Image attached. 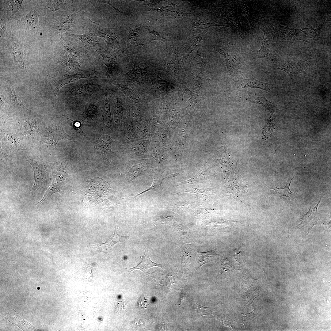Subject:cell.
Listing matches in <instances>:
<instances>
[{
  "label": "cell",
  "instance_id": "836d02e7",
  "mask_svg": "<svg viewBox=\"0 0 331 331\" xmlns=\"http://www.w3.org/2000/svg\"><path fill=\"white\" fill-rule=\"evenodd\" d=\"M11 53L17 66L22 71L25 72L26 68L24 62V51L21 44L17 41L13 43L11 46Z\"/></svg>",
  "mask_w": 331,
  "mask_h": 331
},
{
  "label": "cell",
  "instance_id": "b9f144b4",
  "mask_svg": "<svg viewBox=\"0 0 331 331\" xmlns=\"http://www.w3.org/2000/svg\"><path fill=\"white\" fill-rule=\"evenodd\" d=\"M167 151L162 146L151 142L149 150V156L159 164L164 162L166 158Z\"/></svg>",
  "mask_w": 331,
  "mask_h": 331
},
{
  "label": "cell",
  "instance_id": "4fadbf2b",
  "mask_svg": "<svg viewBox=\"0 0 331 331\" xmlns=\"http://www.w3.org/2000/svg\"><path fill=\"white\" fill-rule=\"evenodd\" d=\"M148 158H135L127 161L125 167L127 179L131 181L139 176L150 172L153 168Z\"/></svg>",
  "mask_w": 331,
  "mask_h": 331
},
{
  "label": "cell",
  "instance_id": "44dd1931",
  "mask_svg": "<svg viewBox=\"0 0 331 331\" xmlns=\"http://www.w3.org/2000/svg\"><path fill=\"white\" fill-rule=\"evenodd\" d=\"M40 120L35 117H25L21 124V130L23 136L31 138L40 136L41 137L44 131Z\"/></svg>",
  "mask_w": 331,
  "mask_h": 331
},
{
  "label": "cell",
  "instance_id": "2e32d148",
  "mask_svg": "<svg viewBox=\"0 0 331 331\" xmlns=\"http://www.w3.org/2000/svg\"><path fill=\"white\" fill-rule=\"evenodd\" d=\"M170 137V132L167 127L163 122L152 117L150 122V142L166 146L169 143Z\"/></svg>",
  "mask_w": 331,
  "mask_h": 331
},
{
  "label": "cell",
  "instance_id": "7c38bea8",
  "mask_svg": "<svg viewBox=\"0 0 331 331\" xmlns=\"http://www.w3.org/2000/svg\"><path fill=\"white\" fill-rule=\"evenodd\" d=\"M113 112L115 128L120 131L129 116V103L126 97L117 95L113 100Z\"/></svg>",
  "mask_w": 331,
  "mask_h": 331
},
{
  "label": "cell",
  "instance_id": "8992f818",
  "mask_svg": "<svg viewBox=\"0 0 331 331\" xmlns=\"http://www.w3.org/2000/svg\"><path fill=\"white\" fill-rule=\"evenodd\" d=\"M33 168L34 177V184L31 190L33 193L47 187L50 182L49 173L46 166L40 159L32 156L25 157Z\"/></svg>",
  "mask_w": 331,
  "mask_h": 331
},
{
  "label": "cell",
  "instance_id": "816d5d0a",
  "mask_svg": "<svg viewBox=\"0 0 331 331\" xmlns=\"http://www.w3.org/2000/svg\"><path fill=\"white\" fill-rule=\"evenodd\" d=\"M293 178L287 181L285 186L283 188H279L276 187L271 189L276 191L277 194H279L280 197L284 196L287 197L290 201L294 200L296 198L295 193L292 192L290 190V186Z\"/></svg>",
  "mask_w": 331,
  "mask_h": 331
},
{
  "label": "cell",
  "instance_id": "6125c7cd",
  "mask_svg": "<svg viewBox=\"0 0 331 331\" xmlns=\"http://www.w3.org/2000/svg\"><path fill=\"white\" fill-rule=\"evenodd\" d=\"M204 167H203L198 173H197L192 178L184 182L179 183L178 185L192 183L199 181L200 179H203L205 177L204 176Z\"/></svg>",
  "mask_w": 331,
  "mask_h": 331
},
{
  "label": "cell",
  "instance_id": "db71d44e",
  "mask_svg": "<svg viewBox=\"0 0 331 331\" xmlns=\"http://www.w3.org/2000/svg\"><path fill=\"white\" fill-rule=\"evenodd\" d=\"M97 113L96 105L94 104L90 103L86 106L82 116L83 119L88 120L94 118Z\"/></svg>",
  "mask_w": 331,
  "mask_h": 331
},
{
  "label": "cell",
  "instance_id": "bcb514c9",
  "mask_svg": "<svg viewBox=\"0 0 331 331\" xmlns=\"http://www.w3.org/2000/svg\"><path fill=\"white\" fill-rule=\"evenodd\" d=\"M23 0H9L4 1V7L8 17H11L22 9Z\"/></svg>",
  "mask_w": 331,
  "mask_h": 331
},
{
  "label": "cell",
  "instance_id": "7a4b0ae2",
  "mask_svg": "<svg viewBox=\"0 0 331 331\" xmlns=\"http://www.w3.org/2000/svg\"><path fill=\"white\" fill-rule=\"evenodd\" d=\"M129 116L139 139H150L152 116L148 107L129 103Z\"/></svg>",
  "mask_w": 331,
  "mask_h": 331
},
{
  "label": "cell",
  "instance_id": "9a60e30c",
  "mask_svg": "<svg viewBox=\"0 0 331 331\" xmlns=\"http://www.w3.org/2000/svg\"><path fill=\"white\" fill-rule=\"evenodd\" d=\"M263 31L264 36L261 48L257 51H250L249 56L250 60L262 58L273 61L276 57L273 38L264 27Z\"/></svg>",
  "mask_w": 331,
  "mask_h": 331
},
{
  "label": "cell",
  "instance_id": "5b68a950",
  "mask_svg": "<svg viewBox=\"0 0 331 331\" xmlns=\"http://www.w3.org/2000/svg\"><path fill=\"white\" fill-rule=\"evenodd\" d=\"M280 36L285 42L292 43L298 40L310 42L317 36L318 31L312 27L302 29H294L279 25Z\"/></svg>",
  "mask_w": 331,
  "mask_h": 331
},
{
  "label": "cell",
  "instance_id": "8d00e7d4",
  "mask_svg": "<svg viewBox=\"0 0 331 331\" xmlns=\"http://www.w3.org/2000/svg\"><path fill=\"white\" fill-rule=\"evenodd\" d=\"M189 80L196 90V93L201 96L204 89V74L197 70L192 68L188 75Z\"/></svg>",
  "mask_w": 331,
  "mask_h": 331
},
{
  "label": "cell",
  "instance_id": "ba28073f",
  "mask_svg": "<svg viewBox=\"0 0 331 331\" xmlns=\"http://www.w3.org/2000/svg\"><path fill=\"white\" fill-rule=\"evenodd\" d=\"M86 25L90 33L102 38L105 41L108 47L114 50H122L119 44L120 37L112 29L102 26L90 19Z\"/></svg>",
  "mask_w": 331,
  "mask_h": 331
},
{
  "label": "cell",
  "instance_id": "ffe728a7",
  "mask_svg": "<svg viewBox=\"0 0 331 331\" xmlns=\"http://www.w3.org/2000/svg\"><path fill=\"white\" fill-rule=\"evenodd\" d=\"M222 16L227 18L237 29L242 38H244L245 31L241 24L237 13V7L234 4L219 5L216 7Z\"/></svg>",
  "mask_w": 331,
  "mask_h": 331
},
{
  "label": "cell",
  "instance_id": "74e56055",
  "mask_svg": "<svg viewBox=\"0 0 331 331\" xmlns=\"http://www.w3.org/2000/svg\"><path fill=\"white\" fill-rule=\"evenodd\" d=\"M6 318L10 323L15 324L23 330H38L34 326L25 321L15 312L14 309L9 311Z\"/></svg>",
  "mask_w": 331,
  "mask_h": 331
},
{
  "label": "cell",
  "instance_id": "d4e9b609",
  "mask_svg": "<svg viewBox=\"0 0 331 331\" xmlns=\"http://www.w3.org/2000/svg\"><path fill=\"white\" fill-rule=\"evenodd\" d=\"M81 46L90 50H101L104 49L101 46L97 36L89 32L82 35L69 34Z\"/></svg>",
  "mask_w": 331,
  "mask_h": 331
},
{
  "label": "cell",
  "instance_id": "94428289",
  "mask_svg": "<svg viewBox=\"0 0 331 331\" xmlns=\"http://www.w3.org/2000/svg\"><path fill=\"white\" fill-rule=\"evenodd\" d=\"M174 219L173 215L167 213L158 216L156 221L161 223H168L170 224V223L174 222Z\"/></svg>",
  "mask_w": 331,
  "mask_h": 331
},
{
  "label": "cell",
  "instance_id": "7402d4cb",
  "mask_svg": "<svg viewBox=\"0 0 331 331\" xmlns=\"http://www.w3.org/2000/svg\"><path fill=\"white\" fill-rule=\"evenodd\" d=\"M116 224V223L115 222L114 233L107 241L104 243L90 245L89 248L92 255H96L100 253H104L108 254L116 244L123 242L128 238V236H121L118 234Z\"/></svg>",
  "mask_w": 331,
  "mask_h": 331
},
{
  "label": "cell",
  "instance_id": "cb8c5ba5",
  "mask_svg": "<svg viewBox=\"0 0 331 331\" xmlns=\"http://www.w3.org/2000/svg\"><path fill=\"white\" fill-rule=\"evenodd\" d=\"M192 30L201 29L204 30L215 26H225L231 27L232 25L226 20L220 17H213L206 19H192L191 21Z\"/></svg>",
  "mask_w": 331,
  "mask_h": 331
},
{
  "label": "cell",
  "instance_id": "3957f363",
  "mask_svg": "<svg viewBox=\"0 0 331 331\" xmlns=\"http://www.w3.org/2000/svg\"><path fill=\"white\" fill-rule=\"evenodd\" d=\"M116 74L122 80L130 82L143 93H152V86L147 74L146 67H140L135 62L133 68L127 73Z\"/></svg>",
  "mask_w": 331,
  "mask_h": 331
},
{
  "label": "cell",
  "instance_id": "83f0119b",
  "mask_svg": "<svg viewBox=\"0 0 331 331\" xmlns=\"http://www.w3.org/2000/svg\"><path fill=\"white\" fill-rule=\"evenodd\" d=\"M208 30H205L200 33L194 35L187 41L182 50L181 62L182 66L185 68L186 61L189 56L198 48L203 37Z\"/></svg>",
  "mask_w": 331,
  "mask_h": 331
},
{
  "label": "cell",
  "instance_id": "8fae6325",
  "mask_svg": "<svg viewBox=\"0 0 331 331\" xmlns=\"http://www.w3.org/2000/svg\"><path fill=\"white\" fill-rule=\"evenodd\" d=\"M63 139L74 141L72 137L65 132L61 123L54 122L45 128L40 138V144H49L56 147L57 143Z\"/></svg>",
  "mask_w": 331,
  "mask_h": 331
},
{
  "label": "cell",
  "instance_id": "277c9868",
  "mask_svg": "<svg viewBox=\"0 0 331 331\" xmlns=\"http://www.w3.org/2000/svg\"><path fill=\"white\" fill-rule=\"evenodd\" d=\"M50 165L52 169V181L42 199L37 203V207L40 205L53 194L56 192L61 193L65 185L67 175V168L65 162H59L50 163Z\"/></svg>",
  "mask_w": 331,
  "mask_h": 331
},
{
  "label": "cell",
  "instance_id": "d590c367",
  "mask_svg": "<svg viewBox=\"0 0 331 331\" xmlns=\"http://www.w3.org/2000/svg\"><path fill=\"white\" fill-rule=\"evenodd\" d=\"M248 100L250 102L262 105L270 112L271 116H276L277 111L280 109V105L269 101L264 94L261 97H258L256 94H253L248 98Z\"/></svg>",
  "mask_w": 331,
  "mask_h": 331
},
{
  "label": "cell",
  "instance_id": "484cf974",
  "mask_svg": "<svg viewBox=\"0 0 331 331\" xmlns=\"http://www.w3.org/2000/svg\"><path fill=\"white\" fill-rule=\"evenodd\" d=\"M143 28L142 26H136L130 29L127 38V47L123 51L124 54L134 53L137 52L141 46L139 38Z\"/></svg>",
  "mask_w": 331,
  "mask_h": 331
},
{
  "label": "cell",
  "instance_id": "603a6c76",
  "mask_svg": "<svg viewBox=\"0 0 331 331\" xmlns=\"http://www.w3.org/2000/svg\"><path fill=\"white\" fill-rule=\"evenodd\" d=\"M2 134L1 152L3 155H11L21 150V143L16 134L4 131Z\"/></svg>",
  "mask_w": 331,
  "mask_h": 331
},
{
  "label": "cell",
  "instance_id": "e7e4bbea",
  "mask_svg": "<svg viewBox=\"0 0 331 331\" xmlns=\"http://www.w3.org/2000/svg\"><path fill=\"white\" fill-rule=\"evenodd\" d=\"M242 315H241V321L245 324L248 323L250 321L253 317L254 313L253 312H251V313L245 314H242Z\"/></svg>",
  "mask_w": 331,
  "mask_h": 331
},
{
  "label": "cell",
  "instance_id": "f5cc1de1",
  "mask_svg": "<svg viewBox=\"0 0 331 331\" xmlns=\"http://www.w3.org/2000/svg\"><path fill=\"white\" fill-rule=\"evenodd\" d=\"M63 43L69 55L76 61L81 63V55L76 46L72 43L67 41H63Z\"/></svg>",
  "mask_w": 331,
  "mask_h": 331
},
{
  "label": "cell",
  "instance_id": "7dc6e473",
  "mask_svg": "<svg viewBox=\"0 0 331 331\" xmlns=\"http://www.w3.org/2000/svg\"><path fill=\"white\" fill-rule=\"evenodd\" d=\"M240 6L244 14L249 21L252 29L254 30L256 27L257 17L254 10L251 6L245 4H240Z\"/></svg>",
  "mask_w": 331,
  "mask_h": 331
},
{
  "label": "cell",
  "instance_id": "11a10c76",
  "mask_svg": "<svg viewBox=\"0 0 331 331\" xmlns=\"http://www.w3.org/2000/svg\"><path fill=\"white\" fill-rule=\"evenodd\" d=\"M48 8L52 11L65 7L66 6H70L71 4V1H70L53 0L49 2Z\"/></svg>",
  "mask_w": 331,
  "mask_h": 331
},
{
  "label": "cell",
  "instance_id": "60d3db41",
  "mask_svg": "<svg viewBox=\"0 0 331 331\" xmlns=\"http://www.w3.org/2000/svg\"><path fill=\"white\" fill-rule=\"evenodd\" d=\"M40 10L35 7L20 21L21 25L25 27L35 28L38 25V18Z\"/></svg>",
  "mask_w": 331,
  "mask_h": 331
},
{
  "label": "cell",
  "instance_id": "4dcf8cb0",
  "mask_svg": "<svg viewBox=\"0 0 331 331\" xmlns=\"http://www.w3.org/2000/svg\"><path fill=\"white\" fill-rule=\"evenodd\" d=\"M76 14H72L63 17L57 22L53 28L51 36L53 37L56 35L72 30L73 28Z\"/></svg>",
  "mask_w": 331,
  "mask_h": 331
},
{
  "label": "cell",
  "instance_id": "4316f807",
  "mask_svg": "<svg viewBox=\"0 0 331 331\" xmlns=\"http://www.w3.org/2000/svg\"><path fill=\"white\" fill-rule=\"evenodd\" d=\"M321 200V198L315 207L312 208L310 207L308 211L306 214L302 215L300 218H297L301 219V222L295 227H301L306 229V234H308L312 227L314 225L318 224V222L320 219L317 210Z\"/></svg>",
  "mask_w": 331,
  "mask_h": 331
},
{
  "label": "cell",
  "instance_id": "9c48e42d",
  "mask_svg": "<svg viewBox=\"0 0 331 331\" xmlns=\"http://www.w3.org/2000/svg\"><path fill=\"white\" fill-rule=\"evenodd\" d=\"M146 71L152 86V94L155 98H158L173 94L177 89L176 84L161 78L154 71L152 65L146 67Z\"/></svg>",
  "mask_w": 331,
  "mask_h": 331
},
{
  "label": "cell",
  "instance_id": "03108f58",
  "mask_svg": "<svg viewBox=\"0 0 331 331\" xmlns=\"http://www.w3.org/2000/svg\"><path fill=\"white\" fill-rule=\"evenodd\" d=\"M6 23L5 21L4 20H2L1 21V26H0V33L3 32L6 29Z\"/></svg>",
  "mask_w": 331,
  "mask_h": 331
},
{
  "label": "cell",
  "instance_id": "ac0fdd59",
  "mask_svg": "<svg viewBox=\"0 0 331 331\" xmlns=\"http://www.w3.org/2000/svg\"><path fill=\"white\" fill-rule=\"evenodd\" d=\"M98 78L95 72L89 74L78 73L71 74H62L58 75L53 77L50 80V85L53 95L55 97L61 88L66 84L75 82L83 78Z\"/></svg>",
  "mask_w": 331,
  "mask_h": 331
},
{
  "label": "cell",
  "instance_id": "f35d334b",
  "mask_svg": "<svg viewBox=\"0 0 331 331\" xmlns=\"http://www.w3.org/2000/svg\"><path fill=\"white\" fill-rule=\"evenodd\" d=\"M154 266L160 267L163 269H164L165 268V265L156 263L152 262L150 260L148 254V248L146 247L145 249L144 253L142 260L138 265L132 268H124L128 270L130 273L132 271L136 269H139L143 272H145L150 268Z\"/></svg>",
  "mask_w": 331,
  "mask_h": 331
},
{
  "label": "cell",
  "instance_id": "c3c4849f",
  "mask_svg": "<svg viewBox=\"0 0 331 331\" xmlns=\"http://www.w3.org/2000/svg\"><path fill=\"white\" fill-rule=\"evenodd\" d=\"M276 116H271L268 118L266 124L261 130L263 139L266 140L273 134L275 129Z\"/></svg>",
  "mask_w": 331,
  "mask_h": 331
},
{
  "label": "cell",
  "instance_id": "681fc988",
  "mask_svg": "<svg viewBox=\"0 0 331 331\" xmlns=\"http://www.w3.org/2000/svg\"><path fill=\"white\" fill-rule=\"evenodd\" d=\"M216 254L213 251L203 252L197 251V268L199 269L204 264L213 260L216 256Z\"/></svg>",
  "mask_w": 331,
  "mask_h": 331
},
{
  "label": "cell",
  "instance_id": "e575fe53",
  "mask_svg": "<svg viewBox=\"0 0 331 331\" xmlns=\"http://www.w3.org/2000/svg\"><path fill=\"white\" fill-rule=\"evenodd\" d=\"M57 62L68 70L76 74L78 72L81 63L73 59L67 51L61 54L57 58Z\"/></svg>",
  "mask_w": 331,
  "mask_h": 331
},
{
  "label": "cell",
  "instance_id": "6da1fadb",
  "mask_svg": "<svg viewBox=\"0 0 331 331\" xmlns=\"http://www.w3.org/2000/svg\"><path fill=\"white\" fill-rule=\"evenodd\" d=\"M166 49V55L163 62L158 67L176 78L180 83L185 82L187 80L184 69L179 61L178 55V42L171 37L165 38Z\"/></svg>",
  "mask_w": 331,
  "mask_h": 331
},
{
  "label": "cell",
  "instance_id": "30bf717a",
  "mask_svg": "<svg viewBox=\"0 0 331 331\" xmlns=\"http://www.w3.org/2000/svg\"><path fill=\"white\" fill-rule=\"evenodd\" d=\"M171 94L147 101V107L152 117L163 122L167 118L169 109L174 100Z\"/></svg>",
  "mask_w": 331,
  "mask_h": 331
},
{
  "label": "cell",
  "instance_id": "91938a15",
  "mask_svg": "<svg viewBox=\"0 0 331 331\" xmlns=\"http://www.w3.org/2000/svg\"><path fill=\"white\" fill-rule=\"evenodd\" d=\"M145 28L149 32L150 36V39L148 42L145 44H141V46L149 44L153 40H158L162 41L163 42H165V38L162 36L159 33L154 30L150 29L147 27H145Z\"/></svg>",
  "mask_w": 331,
  "mask_h": 331
},
{
  "label": "cell",
  "instance_id": "ab89813d",
  "mask_svg": "<svg viewBox=\"0 0 331 331\" xmlns=\"http://www.w3.org/2000/svg\"><path fill=\"white\" fill-rule=\"evenodd\" d=\"M105 96L104 105L101 108L103 121V127L112 131L113 124L110 108L109 96L108 93H105Z\"/></svg>",
  "mask_w": 331,
  "mask_h": 331
},
{
  "label": "cell",
  "instance_id": "e0dca14e",
  "mask_svg": "<svg viewBox=\"0 0 331 331\" xmlns=\"http://www.w3.org/2000/svg\"><path fill=\"white\" fill-rule=\"evenodd\" d=\"M123 152L127 157L148 158L151 144L150 139H139L126 143H122Z\"/></svg>",
  "mask_w": 331,
  "mask_h": 331
},
{
  "label": "cell",
  "instance_id": "52a82bcc",
  "mask_svg": "<svg viewBox=\"0 0 331 331\" xmlns=\"http://www.w3.org/2000/svg\"><path fill=\"white\" fill-rule=\"evenodd\" d=\"M110 81L121 91L131 104L147 107V101L143 95L144 93L132 83L124 80Z\"/></svg>",
  "mask_w": 331,
  "mask_h": 331
},
{
  "label": "cell",
  "instance_id": "f6af8a7d",
  "mask_svg": "<svg viewBox=\"0 0 331 331\" xmlns=\"http://www.w3.org/2000/svg\"><path fill=\"white\" fill-rule=\"evenodd\" d=\"M295 63V64H293L290 63L278 69L283 70L286 72L293 80L294 78V76L295 75L303 72L305 70V67H302L304 66V64H302L303 63Z\"/></svg>",
  "mask_w": 331,
  "mask_h": 331
},
{
  "label": "cell",
  "instance_id": "be15d7a7",
  "mask_svg": "<svg viewBox=\"0 0 331 331\" xmlns=\"http://www.w3.org/2000/svg\"><path fill=\"white\" fill-rule=\"evenodd\" d=\"M177 208L180 211H186L188 209H192L196 207V205L192 203H178L176 205Z\"/></svg>",
  "mask_w": 331,
  "mask_h": 331
},
{
  "label": "cell",
  "instance_id": "6f0895ef",
  "mask_svg": "<svg viewBox=\"0 0 331 331\" xmlns=\"http://www.w3.org/2000/svg\"><path fill=\"white\" fill-rule=\"evenodd\" d=\"M162 177H160L159 175H154V177L153 178V182L152 183V185L150 188L147 190H146L134 196L128 198L129 199L133 198L134 199L135 197L138 196L139 195L143 193L144 192H147L149 190H152L154 191H157L158 190L160 187L161 184L162 180L164 178Z\"/></svg>",
  "mask_w": 331,
  "mask_h": 331
},
{
  "label": "cell",
  "instance_id": "680465c9",
  "mask_svg": "<svg viewBox=\"0 0 331 331\" xmlns=\"http://www.w3.org/2000/svg\"><path fill=\"white\" fill-rule=\"evenodd\" d=\"M64 116L68 120L72 131L77 132L82 136H86V134L82 129L81 124L79 121H74L65 116Z\"/></svg>",
  "mask_w": 331,
  "mask_h": 331
},
{
  "label": "cell",
  "instance_id": "1f68e13d",
  "mask_svg": "<svg viewBox=\"0 0 331 331\" xmlns=\"http://www.w3.org/2000/svg\"><path fill=\"white\" fill-rule=\"evenodd\" d=\"M99 88L97 85L93 84H80L73 86L70 90V93L74 97H80L92 94L97 91Z\"/></svg>",
  "mask_w": 331,
  "mask_h": 331
},
{
  "label": "cell",
  "instance_id": "f907efd6",
  "mask_svg": "<svg viewBox=\"0 0 331 331\" xmlns=\"http://www.w3.org/2000/svg\"><path fill=\"white\" fill-rule=\"evenodd\" d=\"M7 88L11 101L13 105L20 110L29 111L23 104L18 94L13 86L8 84Z\"/></svg>",
  "mask_w": 331,
  "mask_h": 331
},
{
  "label": "cell",
  "instance_id": "5bb4252c",
  "mask_svg": "<svg viewBox=\"0 0 331 331\" xmlns=\"http://www.w3.org/2000/svg\"><path fill=\"white\" fill-rule=\"evenodd\" d=\"M212 48L223 56L225 60L228 75L230 77L233 76L242 66L244 58L238 54L230 51L221 44H214Z\"/></svg>",
  "mask_w": 331,
  "mask_h": 331
},
{
  "label": "cell",
  "instance_id": "7bdbcfd3",
  "mask_svg": "<svg viewBox=\"0 0 331 331\" xmlns=\"http://www.w3.org/2000/svg\"><path fill=\"white\" fill-rule=\"evenodd\" d=\"M177 244L181 250L182 263L187 262L196 254V246L194 243L186 244L179 241Z\"/></svg>",
  "mask_w": 331,
  "mask_h": 331
},
{
  "label": "cell",
  "instance_id": "9f6ffc18",
  "mask_svg": "<svg viewBox=\"0 0 331 331\" xmlns=\"http://www.w3.org/2000/svg\"><path fill=\"white\" fill-rule=\"evenodd\" d=\"M208 191L205 188H197L191 187L177 194L183 192H188L199 198L206 199L208 195Z\"/></svg>",
  "mask_w": 331,
  "mask_h": 331
},
{
  "label": "cell",
  "instance_id": "f546056e",
  "mask_svg": "<svg viewBox=\"0 0 331 331\" xmlns=\"http://www.w3.org/2000/svg\"><path fill=\"white\" fill-rule=\"evenodd\" d=\"M179 87L183 94V100L188 106L198 108L201 106L202 102L201 96L191 91L184 83H180Z\"/></svg>",
  "mask_w": 331,
  "mask_h": 331
},
{
  "label": "cell",
  "instance_id": "d6a6232c",
  "mask_svg": "<svg viewBox=\"0 0 331 331\" xmlns=\"http://www.w3.org/2000/svg\"><path fill=\"white\" fill-rule=\"evenodd\" d=\"M120 131L122 143H127L140 139L137 135L129 116Z\"/></svg>",
  "mask_w": 331,
  "mask_h": 331
},
{
  "label": "cell",
  "instance_id": "f1b7e54d",
  "mask_svg": "<svg viewBox=\"0 0 331 331\" xmlns=\"http://www.w3.org/2000/svg\"><path fill=\"white\" fill-rule=\"evenodd\" d=\"M272 85L262 82L253 78L243 79L236 81L233 83V87L235 89H240L246 88H257L272 93L269 86Z\"/></svg>",
  "mask_w": 331,
  "mask_h": 331
},
{
  "label": "cell",
  "instance_id": "ee69618b",
  "mask_svg": "<svg viewBox=\"0 0 331 331\" xmlns=\"http://www.w3.org/2000/svg\"><path fill=\"white\" fill-rule=\"evenodd\" d=\"M115 141L113 140L109 135L106 134L101 135L98 142V148L100 151L103 158L109 162L106 157L108 152L114 153L111 150V147L112 143Z\"/></svg>",
  "mask_w": 331,
  "mask_h": 331
},
{
  "label": "cell",
  "instance_id": "d6986e66",
  "mask_svg": "<svg viewBox=\"0 0 331 331\" xmlns=\"http://www.w3.org/2000/svg\"><path fill=\"white\" fill-rule=\"evenodd\" d=\"M97 53L101 55L103 59V63L107 67L106 75L110 80L115 72L116 65L120 58L124 55L122 50H114L107 48L106 50H99Z\"/></svg>",
  "mask_w": 331,
  "mask_h": 331
},
{
  "label": "cell",
  "instance_id": "003e7915",
  "mask_svg": "<svg viewBox=\"0 0 331 331\" xmlns=\"http://www.w3.org/2000/svg\"><path fill=\"white\" fill-rule=\"evenodd\" d=\"M178 174V173H175V174H172L171 175H170L169 176H168L169 177H168V178L172 177H175V176H177Z\"/></svg>",
  "mask_w": 331,
  "mask_h": 331
}]
</instances>
